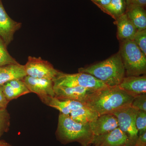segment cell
I'll list each match as a JSON object with an SVG mask.
<instances>
[{"label":"cell","instance_id":"cell-1","mask_svg":"<svg viewBox=\"0 0 146 146\" xmlns=\"http://www.w3.org/2000/svg\"><path fill=\"white\" fill-rule=\"evenodd\" d=\"M133 98L119 86H108L89 95L83 104L101 115L131 106Z\"/></svg>","mask_w":146,"mask_h":146},{"label":"cell","instance_id":"cell-21","mask_svg":"<svg viewBox=\"0 0 146 146\" xmlns=\"http://www.w3.org/2000/svg\"><path fill=\"white\" fill-rule=\"evenodd\" d=\"M7 47L5 43L0 37V66L19 64L9 53Z\"/></svg>","mask_w":146,"mask_h":146},{"label":"cell","instance_id":"cell-15","mask_svg":"<svg viewBox=\"0 0 146 146\" xmlns=\"http://www.w3.org/2000/svg\"><path fill=\"white\" fill-rule=\"evenodd\" d=\"M3 91L6 98L9 102L31 93L23 80L20 79L13 80L4 84Z\"/></svg>","mask_w":146,"mask_h":146},{"label":"cell","instance_id":"cell-20","mask_svg":"<svg viewBox=\"0 0 146 146\" xmlns=\"http://www.w3.org/2000/svg\"><path fill=\"white\" fill-rule=\"evenodd\" d=\"M126 8L125 0H111L108 5L100 9L115 21L125 14Z\"/></svg>","mask_w":146,"mask_h":146},{"label":"cell","instance_id":"cell-3","mask_svg":"<svg viewBox=\"0 0 146 146\" xmlns=\"http://www.w3.org/2000/svg\"><path fill=\"white\" fill-rule=\"evenodd\" d=\"M56 136L61 143L65 145L77 142L81 146H91L95 136L89 123L77 122L69 115L60 113Z\"/></svg>","mask_w":146,"mask_h":146},{"label":"cell","instance_id":"cell-31","mask_svg":"<svg viewBox=\"0 0 146 146\" xmlns=\"http://www.w3.org/2000/svg\"><path fill=\"white\" fill-rule=\"evenodd\" d=\"M7 146H12L10 144H9V145H7Z\"/></svg>","mask_w":146,"mask_h":146},{"label":"cell","instance_id":"cell-23","mask_svg":"<svg viewBox=\"0 0 146 146\" xmlns=\"http://www.w3.org/2000/svg\"><path fill=\"white\" fill-rule=\"evenodd\" d=\"M133 41L146 56V29L137 31Z\"/></svg>","mask_w":146,"mask_h":146},{"label":"cell","instance_id":"cell-17","mask_svg":"<svg viewBox=\"0 0 146 146\" xmlns=\"http://www.w3.org/2000/svg\"><path fill=\"white\" fill-rule=\"evenodd\" d=\"M60 111V113L69 115L72 111L85 106L80 102L70 100H60L52 97L47 101L46 104Z\"/></svg>","mask_w":146,"mask_h":146},{"label":"cell","instance_id":"cell-11","mask_svg":"<svg viewBox=\"0 0 146 146\" xmlns=\"http://www.w3.org/2000/svg\"><path fill=\"white\" fill-rule=\"evenodd\" d=\"M54 90L55 97L58 99L73 100L82 104L89 95L96 91L80 86L74 87L54 86Z\"/></svg>","mask_w":146,"mask_h":146},{"label":"cell","instance_id":"cell-8","mask_svg":"<svg viewBox=\"0 0 146 146\" xmlns=\"http://www.w3.org/2000/svg\"><path fill=\"white\" fill-rule=\"evenodd\" d=\"M23 80L31 93L36 94L44 104L50 98L55 97L52 80L34 78L27 76Z\"/></svg>","mask_w":146,"mask_h":146},{"label":"cell","instance_id":"cell-4","mask_svg":"<svg viewBox=\"0 0 146 146\" xmlns=\"http://www.w3.org/2000/svg\"><path fill=\"white\" fill-rule=\"evenodd\" d=\"M119 54L125 71V76L146 74V56L133 40L119 41Z\"/></svg>","mask_w":146,"mask_h":146},{"label":"cell","instance_id":"cell-22","mask_svg":"<svg viewBox=\"0 0 146 146\" xmlns=\"http://www.w3.org/2000/svg\"><path fill=\"white\" fill-rule=\"evenodd\" d=\"M10 124V116L7 108H0V137L7 132Z\"/></svg>","mask_w":146,"mask_h":146},{"label":"cell","instance_id":"cell-2","mask_svg":"<svg viewBox=\"0 0 146 146\" xmlns=\"http://www.w3.org/2000/svg\"><path fill=\"white\" fill-rule=\"evenodd\" d=\"M78 72L89 74L109 87L119 86L125 77L119 52L101 62L79 68Z\"/></svg>","mask_w":146,"mask_h":146},{"label":"cell","instance_id":"cell-16","mask_svg":"<svg viewBox=\"0 0 146 146\" xmlns=\"http://www.w3.org/2000/svg\"><path fill=\"white\" fill-rule=\"evenodd\" d=\"M26 76L24 65L12 64L0 66V85L13 80H23Z\"/></svg>","mask_w":146,"mask_h":146},{"label":"cell","instance_id":"cell-12","mask_svg":"<svg viewBox=\"0 0 146 146\" xmlns=\"http://www.w3.org/2000/svg\"><path fill=\"white\" fill-rule=\"evenodd\" d=\"M89 125L94 136L102 135L119 127L117 118L112 114L100 115Z\"/></svg>","mask_w":146,"mask_h":146},{"label":"cell","instance_id":"cell-10","mask_svg":"<svg viewBox=\"0 0 146 146\" xmlns=\"http://www.w3.org/2000/svg\"><path fill=\"white\" fill-rule=\"evenodd\" d=\"M22 27V23L14 21L7 13L0 0V37L6 46L12 42L14 35Z\"/></svg>","mask_w":146,"mask_h":146},{"label":"cell","instance_id":"cell-9","mask_svg":"<svg viewBox=\"0 0 146 146\" xmlns=\"http://www.w3.org/2000/svg\"><path fill=\"white\" fill-rule=\"evenodd\" d=\"M94 146H134L125 133L119 127L105 134L95 136Z\"/></svg>","mask_w":146,"mask_h":146},{"label":"cell","instance_id":"cell-25","mask_svg":"<svg viewBox=\"0 0 146 146\" xmlns=\"http://www.w3.org/2000/svg\"><path fill=\"white\" fill-rule=\"evenodd\" d=\"M131 106L138 110L146 111V93L134 97Z\"/></svg>","mask_w":146,"mask_h":146},{"label":"cell","instance_id":"cell-26","mask_svg":"<svg viewBox=\"0 0 146 146\" xmlns=\"http://www.w3.org/2000/svg\"><path fill=\"white\" fill-rule=\"evenodd\" d=\"M9 102L4 94L3 85H0V108H7Z\"/></svg>","mask_w":146,"mask_h":146},{"label":"cell","instance_id":"cell-19","mask_svg":"<svg viewBox=\"0 0 146 146\" xmlns=\"http://www.w3.org/2000/svg\"><path fill=\"white\" fill-rule=\"evenodd\" d=\"M69 116L77 122L86 124L89 123L96 119L100 115L85 105L79 109L72 111Z\"/></svg>","mask_w":146,"mask_h":146},{"label":"cell","instance_id":"cell-7","mask_svg":"<svg viewBox=\"0 0 146 146\" xmlns=\"http://www.w3.org/2000/svg\"><path fill=\"white\" fill-rule=\"evenodd\" d=\"M24 66L27 76L34 78L52 80L59 71L55 69L49 62L40 57L29 56Z\"/></svg>","mask_w":146,"mask_h":146},{"label":"cell","instance_id":"cell-5","mask_svg":"<svg viewBox=\"0 0 146 146\" xmlns=\"http://www.w3.org/2000/svg\"><path fill=\"white\" fill-rule=\"evenodd\" d=\"M54 86L74 87L80 86L97 91L108 87L93 76L83 72L66 74L58 71L52 80Z\"/></svg>","mask_w":146,"mask_h":146},{"label":"cell","instance_id":"cell-28","mask_svg":"<svg viewBox=\"0 0 146 146\" xmlns=\"http://www.w3.org/2000/svg\"><path fill=\"white\" fill-rule=\"evenodd\" d=\"M135 146H146V132L138 136Z\"/></svg>","mask_w":146,"mask_h":146},{"label":"cell","instance_id":"cell-18","mask_svg":"<svg viewBox=\"0 0 146 146\" xmlns=\"http://www.w3.org/2000/svg\"><path fill=\"white\" fill-rule=\"evenodd\" d=\"M125 13L137 30L146 29L145 8L137 5L128 6H127Z\"/></svg>","mask_w":146,"mask_h":146},{"label":"cell","instance_id":"cell-24","mask_svg":"<svg viewBox=\"0 0 146 146\" xmlns=\"http://www.w3.org/2000/svg\"><path fill=\"white\" fill-rule=\"evenodd\" d=\"M136 125L138 136L146 132V111H138L136 116Z\"/></svg>","mask_w":146,"mask_h":146},{"label":"cell","instance_id":"cell-6","mask_svg":"<svg viewBox=\"0 0 146 146\" xmlns=\"http://www.w3.org/2000/svg\"><path fill=\"white\" fill-rule=\"evenodd\" d=\"M138 111V110L129 106L121 108L111 113L117 118L120 129L126 134L134 145L138 136L136 125V116Z\"/></svg>","mask_w":146,"mask_h":146},{"label":"cell","instance_id":"cell-14","mask_svg":"<svg viewBox=\"0 0 146 146\" xmlns=\"http://www.w3.org/2000/svg\"><path fill=\"white\" fill-rule=\"evenodd\" d=\"M114 23L117 27V36L118 40H133L138 30L126 13L115 20Z\"/></svg>","mask_w":146,"mask_h":146},{"label":"cell","instance_id":"cell-29","mask_svg":"<svg viewBox=\"0 0 146 146\" xmlns=\"http://www.w3.org/2000/svg\"><path fill=\"white\" fill-rule=\"evenodd\" d=\"M91 1L100 9H101L108 5L111 0H91Z\"/></svg>","mask_w":146,"mask_h":146},{"label":"cell","instance_id":"cell-30","mask_svg":"<svg viewBox=\"0 0 146 146\" xmlns=\"http://www.w3.org/2000/svg\"><path fill=\"white\" fill-rule=\"evenodd\" d=\"M9 143L4 141H0V146H7Z\"/></svg>","mask_w":146,"mask_h":146},{"label":"cell","instance_id":"cell-27","mask_svg":"<svg viewBox=\"0 0 146 146\" xmlns=\"http://www.w3.org/2000/svg\"><path fill=\"white\" fill-rule=\"evenodd\" d=\"M127 6L129 5H137L145 8L146 0H125Z\"/></svg>","mask_w":146,"mask_h":146},{"label":"cell","instance_id":"cell-13","mask_svg":"<svg viewBox=\"0 0 146 146\" xmlns=\"http://www.w3.org/2000/svg\"><path fill=\"white\" fill-rule=\"evenodd\" d=\"M119 86L133 97L140 94H146V74L125 76Z\"/></svg>","mask_w":146,"mask_h":146}]
</instances>
